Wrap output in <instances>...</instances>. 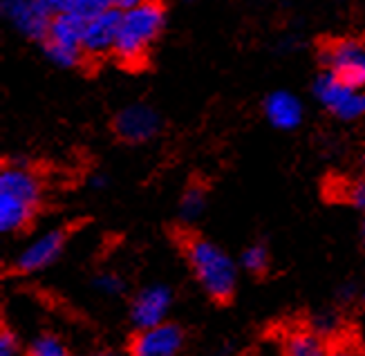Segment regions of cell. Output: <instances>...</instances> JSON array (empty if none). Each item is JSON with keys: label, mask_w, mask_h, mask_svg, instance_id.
<instances>
[{"label": "cell", "mask_w": 365, "mask_h": 356, "mask_svg": "<svg viewBox=\"0 0 365 356\" xmlns=\"http://www.w3.org/2000/svg\"><path fill=\"white\" fill-rule=\"evenodd\" d=\"M41 198L43 188L36 173L19 161H9L0 173V229L5 233L25 229L34 220Z\"/></svg>", "instance_id": "cell-1"}, {"label": "cell", "mask_w": 365, "mask_h": 356, "mask_svg": "<svg viewBox=\"0 0 365 356\" xmlns=\"http://www.w3.org/2000/svg\"><path fill=\"white\" fill-rule=\"evenodd\" d=\"M166 23V7L160 0H146L130 11H121L115 56L128 68H137L146 61L150 45L162 34Z\"/></svg>", "instance_id": "cell-2"}, {"label": "cell", "mask_w": 365, "mask_h": 356, "mask_svg": "<svg viewBox=\"0 0 365 356\" xmlns=\"http://www.w3.org/2000/svg\"><path fill=\"white\" fill-rule=\"evenodd\" d=\"M186 258L204 291L215 300H229L237 285V269L231 255L204 238L186 240Z\"/></svg>", "instance_id": "cell-3"}, {"label": "cell", "mask_w": 365, "mask_h": 356, "mask_svg": "<svg viewBox=\"0 0 365 356\" xmlns=\"http://www.w3.org/2000/svg\"><path fill=\"white\" fill-rule=\"evenodd\" d=\"M83 29L86 21L76 14L54 16L43 39L45 54L58 68H76L83 61Z\"/></svg>", "instance_id": "cell-4"}, {"label": "cell", "mask_w": 365, "mask_h": 356, "mask_svg": "<svg viewBox=\"0 0 365 356\" xmlns=\"http://www.w3.org/2000/svg\"><path fill=\"white\" fill-rule=\"evenodd\" d=\"M314 96L331 115L343 121H352L365 115V88L345 83L331 72H323L314 81Z\"/></svg>", "instance_id": "cell-5"}, {"label": "cell", "mask_w": 365, "mask_h": 356, "mask_svg": "<svg viewBox=\"0 0 365 356\" xmlns=\"http://www.w3.org/2000/svg\"><path fill=\"white\" fill-rule=\"evenodd\" d=\"M321 61L325 72L343 78L345 83L365 88V41L336 39L321 47Z\"/></svg>", "instance_id": "cell-6"}, {"label": "cell", "mask_w": 365, "mask_h": 356, "mask_svg": "<svg viewBox=\"0 0 365 356\" xmlns=\"http://www.w3.org/2000/svg\"><path fill=\"white\" fill-rule=\"evenodd\" d=\"M113 128L119 135V139L128 141V143H144L160 133L162 119L150 106L135 103V106H128L117 112Z\"/></svg>", "instance_id": "cell-7"}, {"label": "cell", "mask_w": 365, "mask_h": 356, "mask_svg": "<svg viewBox=\"0 0 365 356\" xmlns=\"http://www.w3.org/2000/svg\"><path fill=\"white\" fill-rule=\"evenodd\" d=\"M170 302H173V294L166 285L146 287L135 296L133 307H130V318L139 327V332L164 325L168 310H170Z\"/></svg>", "instance_id": "cell-8"}, {"label": "cell", "mask_w": 365, "mask_h": 356, "mask_svg": "<svg viewBox=\"0 0 365 356\" xmlns=\"http://www.w3.org/2000/svg\"><path fill=\"white\" fill-rule=\"evenodd\" d=\"M5 19L21 31L23 36L43 41L52 19L41 5V0H0Z\"/></svg>", "instance_id": "cell-9"}, {"label": "cell", "mask_w": 365, "mask_h": 356, "mask_svg": "<svg viewBox=\"0 0 365 356\" xmlns=\"http://www.w3.org/2000/svg\"><path fill=\"white\" fill-rule=\"evenodd\" d=\"M63 245H66V235H63V231H47V233L31 240L29 245L16 255L14 269L19 273L43 271L61 255Z\"/></svg>", "instance_id": "cell-10"}, {"label": "cell", "mask_w": 365, "mask_h": 356, "mask_svg": "<svg viewBox=\"0 0 365 356\" xmlns=\"http://www.w3.org/2000/svg\"><path fill=\"white\" fill-rule=\"evenodd\" d=\"M182 347L184 332L173 322H164V325L139 332L133 341L130 356H180Z\"/></svg>", "instance_id": "cell-11"}, {"label": "cell", "mask_w": 365, "mask_h": 356, "mask_svg": "<svg viewBox=\"0 0 365 356\" xmlns=\"http://www.w3.org/2000/svg\"><path fill=\"white\" fill-rule=\"evenodd\" d=\"M121 11L110 9L101 16L86 21L83 29V54L86 56H103L108 52H115L117 31H119Z\"/></svg>", "instance_id": "cell-12"}, {"label": "cell", "mask_w": 365, "mask_h": 356, "mask_svg": "<svg viewBox=\"0 0 365 356\" xmlns=\"http://www.w3.org/2000/svg\"><path fill=\"white\" fill-rule=\"evenodd\" d=\"M264 117L278 131H294L303 121V103L292 92H272L264 99Z\"/></svg>", "instance_id": "cell-13"}, {"label": "cell", "mask_w": 365, "mask_h": 356, "mask_svg": "<svg viewBox=\"0 0 365 356\" xmlns=\"http://www.w3.org/2000/svg\"><path fill=\"white\" fill-rule=\"evenodd\" d=\"M284 356H327L321 334L296 332L284 343Z\"/></svg>", "instance_id": "cell-14"}, {"label": "cell", "mask_w": 365, "mask_h": 356, "mask_svg": "<svg viewBox=\"0 0 365 356\" xmlns=\"http://www.w3.org/2000/svg\"><path fill=\"white\" fill-rule=\"evenodd\" d=\"M206 208V190L200 184H193L184 190L182 202H180V215L184 222H195L202 218Z\"/></svg>", "instance_id": "cell-15"}, {"label": "cell", "mask_w": 365, "mask_h": 356, "mask_svg": "<svg viewBox=\"0 0 365 356\" xmlns=\"http://www.w3.org/2000/svg\"><path fill=\"white\" fill-rule=\"evenodd\" d=\"M27 356H70L66 345L61 343V338L54 334H41L31 341Z\"/></svg>", "instance_id": "cell-16"}, {"label": "cell", "mask_w": 365, "mask_h": 356, "mask_svg": "<svg viewBox=\"0 0 365 356\" xmlns=\"http://www.w3.org/2000/svg\"><path fill=\"white\" fill-rule=\"evenodd\" d=\"M269 263H272V258H269V251L264 245H251L240 255V265L249 273H264Z\"/></svg>", "instance_id": "cell-17"}, {"label": "cell", "mask_w": 365, "mask_h": 356, "mask_svg": "<svg viewBox=\"0 0 365 356\" xmlns=\"http://www.w3.org/2000/svg\"><path fill=\"white\" fill-rule=\"evenodd\" d=\"M110 9H115L113 0H70V11L81 16L83 21H90L94 16H101Z\"/></svg>", "instance_id": "cell-18"}, {"label": "cell", "mask_w": 365, "mask_h": 356, "mask_svg": "<svg viewBox=\"0 0 365 356\" xmlns=\"http://www.w3.org/2000/svg\"><path fill=\"white\" fill-rule=\"evenodd\" d=\"M94 287H97L101 294L119 296L121 291H123V287H125V283H123V278L119 276V273H115V271H103V273H99L97 278H94Z\"/></svg>", "instance_id": "cell-19"}, {"label": "cell", "mask_w": 365, "mask_h": 356, "mask_svg": "<svg viewBox=\"0 0 365 356\" xmlns=\"http://www.w3.org/2000/svg\"><path fill=\"white\" fill-rule=\"evenodd\" d=\"M345 200L350 202L354 208L365 213V182H354L345 188Z\"/></svg>", "instance_id": "cell-20"}, {"label": "cell", "mask_w": 365, "mask_h": 356, "mask_svg": "<svg viewBox=\"0 0 365 356\" xmlns=\"http://www.w3.org/2000/svg\"><path fill=\"white\" fill-rule=\"evenodd\" d=\"M16 350H19V341H16L14 332L5 327L3 334H0V356H14Z\"/></svg>", "instance_id": "cell-21"}, {"label": "cell", "mask_w": 365, "mask_h": 356, "mask_svg": "<svg viewBox=\"0 0 365 356\" xmlns=\"http://www.w3.org/2000/svg\"><path fill=\"white\" fill-rule=\"evenodd\" d=\"M41 5L47 14H50V19L70 11V0H41Z\"/></svg>", "instance_id": "cell-22"}, {"label": "cell", "mask_w": 365, "mask_h": 356, "mask_svg": "<svg viewBox=\"0 0 365 356\" xmlns=\"http://www.w3.org/2000/svg\"><path fill=\"white\" fill-rule=\"evenodd\" d=\"M144 3H146V0H113V5H115L117 11H130V9H135L139 5H144Z\"/></svg>", "instance_id": "cell-23"}, {"label": "cell", "mask_w": 365, "mask_h": 356, "mask_svg": "<svg viewBox=\"0 0 365 356\" xmlns=\"http://www.w3.org/2000/svg\"><path fill=\"white\" fill-rule=\"evenodd\" d=\"M90 186H92V188H106V186H108V177H103V175H94L92 180H90Z\"/></svg>", "instance_id": "cell-24"}, {"label": "cell", "mask_w": 365, "mask_h": 356, "mask_svg": "<svg viewBox=\"0 0 365 356\" xmlns=\"http://www.w3.org/2000/svg\"><path fill=\"white\" fill-rule=\"evenodd\" d=\"M327 356H354V354L347 350H334V352H327Z\"/></svg>", "instance_id": "cell-25"}, {"label": "cell", "mask_w": 365, "mask_h": 356, "mask_svg": "<svg viewBox=\"0 0 365 356\" xmlns=\"http://www.w3.org/2000/svg\"><path fill=\"white\" fill-rule=\"evenodd\" d=\"M359 296H361V300H363V302H365V287H363V289H361V294H359Z\"/></svg>", "instance_id": "cell-26"}, {"label": "cell", "mask_w": 365, "mask_h": 356, "mask_svg": "<svg viewBox=\"0 0 365 356\" xmlns=\"http://www.w3.org/2000/svg\"><path fill=\"white\" fill-rule=\"evenodd\" d=\"M99 356H119V354H99Z\"/></svg>", "instance_id": "cell-27"}, {"label": "cell", "mask_w": 365, "mask_h": 356, "mask_svg": "<svg viewBox=\"0 0 365 356\" xmlns=\"http://www.w3.org/2000/svg\"><path fill=\"white\" fill-rule=\"evenodd\" d=\"M363 245H365V229H363Z\"/></svg>", "instance_id": "cell-28"}]
</instances>
